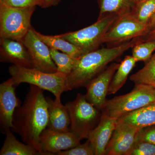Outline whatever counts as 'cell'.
I'll return each instance as SVG.
<instances>
[{
	"label": "cell",
	"instance_id": "cell-1",
	"mask_svg": "<svg viewBox=\"0 0 155 155\" xmlns=\"http://www.w3.org/2000/svg\"><path fill=\"white\" fill-rule=\"evenodd\" d=\"M48 104L43 90L30 84L22 105L17 108L11 130L20 136L23 143L34 147L42 155L39 138L48 127Z\"/></svg>",
	"mask_w": 155,
	"mask_h": 155
},
{
	"label": "cell",
	"instance_id": "cell-2",
	"mask_svg": "<svg viewBox=\"0 0 155 155\" xmlns=\"http://www.w3.org/2000/svg\"><path fill=\"white\" fill-rule=\"evenodd\" d=\"M141 37L137 38L118 45L97 49L78 58L74 69L67 77L66 85L69 91L86 87L106 69L108 64L141 41Z\"/></svg>",
	"mask_w": 155,
	"mask_h": 155
},
{
	"label": "cell",
	"instance_id": "cell-3",
	"mask_svg": "<svg viewBox=\"0 0 155 155\" xmlns=\"http://www.w3.org/2000/svg\"><path fill=\"white\" fill-rule=\"evenodd\" d=\"M8 71L15 87L26 83L52 93L55 100L61 102V95L69 91L66 85L67 76L61 72L47 73L34 68H25L12 65Z\"/></svg>",
	"mask_w": 155,
	"mask_h": 155
},
{
	"label": "cell",
	"instance_id": "cell-4",
	"mask_svg": "<svg viewBox=\"0 0 155 155\" xmlns=\"http://www.w3.org/2000/svg\"><path fill=\"white\" fill-rule=\"evenodd\" d=\"M154 102L155 87L136 84L127 94L107 101L102 113L118 120L126 114Z\"/></svg>",
	"mask_w": 155,
	"mask_h": 155
},
{
	"label": "cell",
	"instance_id": "cell-5",
	"mask_svg": "<svg viewBox=\"0 0 155 155\" xmlns=\"http://www.w3.org/2000/svg\"><path fill=\"white\" fill-rule=\"evenodd\" d=\"M65 105L70 116V131L80 141L87 139L99 122L102 115L101 110L89 102L85 95L81 93Z\"/></svg>",
	"mask_w": 155,
	"mask_h": 155
},
{
	"label": "cell",
	"instance_id": "cell-6",
	"mask_svg": "<svg viewBox=\"0 0 155 155\" xmlns=\"http://www.w3.org/2000/svg\"><path fill=\"white\" fill-rule=\"evenodd\" d=\"M36 7L16 8L0 4V38L22 41L32 27L31 19Z\"/></svg>",
	"mask_w": 155,
	"mask_h": 155
},
{
	"label": "cell",
	"instance_id": "cell-7",
	"mask_svg": "<svg viewBox=\"0 0 155 155\" xmlns=\"http://www.w3.org/2000/svg\"><path fill=\"white\" fill-rule=\"evenodd\" d=\"M118 17L114 15L106 16L97 19L96 22L85 28L58 36L75 45L83 55L97 49L103 44L104 35Z\"/></svg>",
	"mask_w": 155,
	"mask_h": 155
},
{
	"label": "cell",
	"instance_id": "cell-8",
	"mask_svg": "<svg viewBox=\"0 0 155 155\" xmlns=\"http://www.w3.org/2000/svg\"><path fill=\"white\" fill-rule=\"evenodd\" d=\"M149 32L147 25L139 21L130 13H127L117 17L104 35L102 43L115 46L147 35Z\"/></svg>",
	"mask_w": 155,
	"mask_h": 155
},
{
	"label": "cell",
	"instance_id": "cell-9",
	"mask_svg": "<svg viewBox=\"0 0 155 155\" xmlns=\"http://www.w3.org/2000/svg\"><path fill=\"white\" fill-rule=\"evenodd\" d=\"M22 41L29 53L33 68L47 73L58 72L50 48L39 38L33 27L28 31Z\"/></svg>",
	"mask_w": 155,
	"mask_h": 155
},
{
	"label": "cell",
	"instance_id": "cell-10",
	"mask_svg": "<svg viewBox=\"0 0 155 155\" xmlns=\"http://www.w3.org/2000/svg\"><path fill=\"white\" fill-rule=\"evenodd\" d=\"M80 140L72 132L56 131L47 127L41 134L39 144L42 155H58L80 144Z\"/></svg>",
	"mask_w": 155,
	"mask_h": 155
},
{
	"label": "cell",
	"instance_id": "cell-11",
	"mask_svg": "<svg viewBox=\"0 0 155 155\" xmlns=\"http://www.w3.org/2000/svg\"><path fill=\"white\" fill-rule=\"evenodd\" d=\"M119 64L113 63L94 78L87 85V100L101 111L107 101L106 97L112 78Z\"/></svg>",
	"mask_w": 155,
	"mask_h": 155
},
{
	"label": "cell",
	"instance_id": "cell-12",
	"mask_svg": "<svg viewBox=\"0 0 155 155\" xmlns=\"http://www.w3.org/2000/svg\"><path fill=\"white\" fill-rule=\"evenodd\" d=\"M16 87L11 78L0 84V127L4 134L11 130L14 112L21 105L15 93Z\"/></svg>",
	"mask_w": 155,
	"mask_h": 155
},
{
	"label": "cell",
	"instance_id": "cell-13",
	"mask_svg": "<svg viewBox=\"0 0 155 155\" xmlns=\"http://www.w3.org/2000/svg\"><path fill=\"white\" fill-rule=\"evenodd\" d=\"M139 128L118 120L107 146L106 155H128L135 143Z\"/></svg>",
	"mask_w": 155,
	"mask_h": 155
},
{
	"label": "cell",
	"instance_id": "cell-14",
	"mask_svg": "<svg viewBox=\"0 0 155 155\" xmlns=\"http://www.w3.org/2000/svg\"><path fill=\"white\" fill-rule=\"evenodd\" d=\"M118 120L102 113L97 125L91 131L87 139L95 155H105L106 149L117 124Z\"/></svg>",
	"mask_w": 155,
	"mask_h": 155
},
{
	"label": "cell",
	"instance_id": "cell-15",
	"mask_svg": "<svg viewBox=\"0 0 155 155\" xmlns=\"http://www.w3.org/2000/svg\"><path fill=\"white\" fill-rule=\"evenodd\" d=\"M0 60L18 67L33 68L30 55L22 41L0 38Z\"/></svg>",
	"mask_w": 155,
	"mask_h": 155
},
{
	"label": "cell",
	"instance_id": "cell-16",
	"mask_svg": "<svg viewBox=\"0 0 155 155\" xmlns=\"http://www.w3.org/2000/svg\"><path fill=\"white\" fill-rule=\"evenodd\" d=\"M46 100L49 115L48 128L62 132L70 131V116L67 107L51 97H47Z\"/></svg>",
	"mask_w": 155,
	"mask_h": 155
},
{
	"label": "cell",
	"instance_id": "cell-17",
	"mask_svg": "<svg viewBox=\"0 0 155 155\" xmlns=\"http://www.w3.org/2000/svg\"><path fill=\"white\" fill-rule=\"evenodd\" d=\"M118 120L139 129L154 125L155 102L126 114Z\"/></svg>",
	"mask_w": 155,
	"mask_h": 155
},
{
	"label": "cell",
	"instance_id": "cell-18",
	"mask_svg": "<svg viewBox=\"0 0 155 155\" xmlns=\"http://www.w3.org/2000/svg\"><path fill=\"white\" fill-rule=\"evenodd\" d=\"M136 0H99L97 19L110 15L120 16L130 13Z\"/></svg>",
	"mask_w": 155,
	"mask_h": 155
},
{
	"label": "cell",
	"instance_id": "cell-19",
	"mask_svg": "<svg viewBox=\"0 0 155 155\" xmlns=\"http://www.w3.org/2000/svg\"><path fill=\"white\" fill-rule=\"evenodd\" d=\"M5 135L4 144L0 151V155H41L33 147L19 141L12 133L11 130H8Z\"/></svg>",
	"mask_w": 155,
	"mask_h": 155
},
{
	"label": "cell",
	"instance_id": "cell-20",
	"mask_svg": "<svg viewBox=\"0 0 155 155\" xmlns=\"http://www.w3.org/2000/svg\"><path fill=\"white\" fill-rule=\"evenodd\" d=\"M136 62L133 56H125L124 60L119 64L112 78L108 90V95L115 94L122 88Z\"/></svg>",
	"mask_w": 155,
	"mask_h": 155
},
{
	"label": "cell",
	"instance_id": "cell-21",
	"mask_svg": "<svg viewBox=\"0 0 155 155\" xmlns=\"http://www.w3.org/2000/svg\"><path fill=\"white\" fill-rule=\"evenodd\" d=\"M35 31L39 38L47 45L50 48L58 50L75 58H79L82 56V53L75 45L58 35L54 36L45 35L35 29Z\"/></svg>",
	"mask_w": 155,
	"mask_h": 155
},
{
	"label": "cell",
	"instance_id": "cell-22",
	"mask_svg": "<svg viewBox=\"0 0 155 155\" xmlns=\"http://www.w3.org/2000/svg\"><path fill=\"white\" fill-rule=\"evenodd\" d=\"M135 85L143 84L155 87V53L142 69L130 76Z\"/></svg>",
	"mask_w": 155,
	"mask_h": 155
},
{
	"label": "cell",
	"instance_id": "cell-23",
	"mask_svg": "<svg viewBox=\"0 0 155 155\" xmlns=\"http://www.w3.org/2000/svg\"><path fill=\"white\" fill-rule=\"evenodd\" d=\"M130 14L139 21L148 25L155 14V0H136Z\"/></svg>",
	"mask_w": 155,
	"mask_h": 155
},
{
	"label": "cell",
	"instance_id": "cell-24",
	"mask_svg": "<svg viewBox=\"0 0 155 155\" xmlns=\"http://www.w3.org/2000/svg\"><path fill=\"white\" fill-rule=\"evenodd\" d=\"M51 56L56 66L58 72L68 75L74 69L78 58H73L68 54L50 48Z\"/></svg>",
	"mask_w": 155,
	"mask_h": 155
},
{
	"label": "cell",
	"instance_id": "cell-25",
	"mask_svg": "<svg viewBox=\"0 0 155 155\" xmlns=\"http://www.w3.org/2000/svg\"><path fill=\"white\" fill-rule=\"evenodd\" d=\"M155 51V41L140 42L133 47L132 56L136 62L148 61Z\"/></svg>",
	"mask_w": 155,
	"mask_h": 155
},
{
	"label": "cell",
	"instance_id": "cell-26",
	"mask_svg": "<svg viewBox=\"0 0 155 155\" xmlns=\"http://www.w3.org/2000/svg\"><path fill=\"white\" fill-rule=\"evenodd\" d=\"M128 155H155V145L136 140Z\"/></svg>",
	"mask_w": 155,
	"mask_h": 155
},
{
	"label": "cell",
	"instance_id": "cell-27",
	"mask_svg": "<svg viewBox=\"0 0 155 155\" xmlns=\"http://www.w3.org/2000/svg\"><path fill=\"white\" fill-rule=\"evenodd\" d=\"M58 155H94V153L90 143L87 140L83 144L78 145L77 146L62 151L58 154Z\"/></svg>",
	"mask_w": 155,
	"mask_h": 155
},
{
	"label": "cell",
	"instance_id": "cell-28",
	"mask_svg": "<svg viewBox=\"0 0 155 155\" xmlns=\"http://www.w3.org/2000/svg\"><path fill=\"white\" fill-rule=\"evenodd\" d=\"M44 0H0V4L16 7V8H31L36 6L41 7Z\"/></svg>",
	"mask_w": 155,
	"mask_h": 155
},
{
	"label": "cell",
	"instance_id": "cell-29",
	"mask_svg": "<svg viewBox=\"0 0 155 155\" xmlns=\"http://www.w3.org/2000/svg\"><path fill=\"white\" fill-rule=\"evenodd\" d=\"M137 140L147 142L155 145V125L140 129L137 134Z\"/></svg>",
	"mask_w": 155,
	"mask_h": 155
},
{
	"label": "cell",
	"instance_id": "cell-30",
	"mask_svg": "<svg viewBox=\"0 0 155 155\" xmlns=\"http://www.w3.org/2000/svg\"><path fill=\"white\" fill-rule=\"evenodd\" d=\"M61 0H44L41 8H43L57 5Z\"/></svg>",
	"mask_w": 155,
	"mask_h": 155
},
{
	"label": "cell",
	"instance_id": "cell-31",
	"mask_svg": "<svg viewBox=\"0 0 155 155\" xmlns=\"http://www.w3.org/2000/svg\"><path fill=\"white\" fill-rule=\"evenodd\" d=\"M149 28L150 31L153 30L155 28V14L153 15L152 18L150 19L148 24Z\"/></svg>",
	"mask_w": 155,
	"mask_h": 155
},
{
	"label": "cell",
	"instance_id": "cell-32",
	"mask_svg": "<svg viewBox=\"0 0 155 155\" xmlns=\"http://www.w3.org/2000/svg\"><path fill=\"white\" fill-rule=\"evenodd\" d=\"M147 40H155V28L150 31L148 34Z\"/></svg>",
	"mask_w": 155,
	"mask_h": 155
},
{
	"label": "cell",
	"instance_id": "cell-33",
	"mask_svg": "<svg viewBox=\"0 0 155 155\" xmlns=\"http://www.w3.org/2000/svg\"><path fill=\"white\" fill-rule=\"evenodd\" d=\"M140 1H144V0H140Z\"/></svg>",
	"mask_w": 155,
	"mask_h": 155
}]
</instances>
